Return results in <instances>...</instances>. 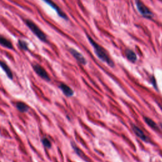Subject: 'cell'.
Here are the masks:
<instances>
[{"instance_id":"obj_4","label":"cell","mask_w":162,"mask_h":162,"mask_svg":"<svg viewBox=\"0 0 162 162\" xmlns=\"http://www.w3.org/2000/svg\"><path fill=\"white\" fill-rule=\"evenodd\" d=\"M32 68L34 71L41 78L44 79L46 81H48V82H49V81L51 80V79H50L47 72H46L45 69L42 66H41L40 65L37 63H34L32 65Z\"/></svg>"},{"instance_id":"obj_15","label":"cell","mask_w":162,"mask_h":162,"mask_svg":"<svg viewBox=\"0 0 162 162\" xmlns=\"http://www.w3.org/2000/svg\"><path fill=\"white\" fill-rule=\"evenodd\" d=\"M18 46L19 48L23 50V51H28L29 50L28 44L27 43L26 41L24 40L19 39L18 41Z\"/></svg>"},{"instance_id":"obj_14","label":"cell","mask_w":162,"mask_h":162,"mask_svg":"<svg viewBox=\"0 0 162 162\" xmlns=\"http://www.w3.org/2000/svg\"><path fill=\"white\" fill-rule=\"evenodd\" d=\"M144 120L146 123H147L148 125L151 127V128H152L153 130L158 129V125L156 124V123L155 121H153L151 118L147 117H144Z\"/></svg>"},{"instance_id":"obj_2","label":"cell","mask_w":162,"mask_h":162,"mask_svg":"<svg viewBox=\"0 0 162 162\" xmlns=\"http://www.w3.org/2000/svg\"><path fill=\"white\" fill-rule=\"evenodd\" d=\"M24 22L27 27L31 30L32 32L38 39L44 42H48L47 36L42 31V30L37 25V24H36L31 20H29V19H26V20H24Z\"/></svg>"},{"instance_id":"obj_13","label":"cell","mask_w":162,"mask_h":162,"mask_svg":"<svg viewBox=\"0 0 162 162\" xmlns=\"http://www.w3.org/2000/svg\"><path fill=\"white\" fill-rule=\"evenodd\" d=\"M15 107L21 113H27L29 110V106L22 101H18L15 104Z\"/></svg>"},{"instance_id":"obj_18","label":"cell","mask_w":162,"mask_h":162,"mask_svg":"<svg viewBox=\"0 0 162 162\" xmlns=\"http://www.w3.org/2000/svg\"><path fill=\"white\" fill-rule=\"evenodd\" d=\"M160 127H161V129H162V125H160Z\"/></svg>"},{"instance_id":"obj_8","label":"cell","mask_w":162,"mask_h":162,"mask_svg":"<svg viewBox=\"0 0 162 162\" xmlns=\"http://www.w3.org/2000/svg\"><path fill=\"white\" fill-rule=\"evenodd\" d=\"M59 88L62 91L64 95L66 96L67 97H72V96H73L74 94V91H73L68 86H67V85L63 83H61L59 85Z\"/></svg>"},{"instance_id":"obj_1","label":"cell","mask_w":162,"mask_h":162,"mask_svg":"<svg viewBox=\"0 0 162 162\" xmlns=\"http://www.w3.org/2000/svg\"><path fill=\"white\" fill-rule=\"evenodd\" d=\"M87 37L89 43L91 44L92 48H93L94 51L98 58L102 61L103 62L106 63L110 67H114L115 63L113 60L111 58L110 55L107 52L106 50L103 47H102L101 45L97 43L90 36L87 35Z\"/></svg>"},{"instance_id":"obj_7","label":"cell","mask_w":162,"mask_h":162,"mask_svg":"<svg viewBox=\"0 0 162 162\" xmlns=\"http://www.w3.org/2000/svg\"><path fill=\"white\" fill-rule=\"evenodd\" d=\"M69 52L70 53L73 57H74L79 63L84 65L87 64V60L85 58V57L80 52L77 51L76 49L70 48H69Z\"/></svg>"},{"instance_id":"obj_3","label":"cell","mask_w":162,"mask_h":162,"mask_svg":"<svg viewBox=\"0 0 162 162\" xmlns=\"http://www.w3.org/2000/svg\"><path fill=\"white\" fill-rule=\"evenodd\" d=\"M135 4H136V6L139 13L142 17L148 19H151L154 17V15L151 12V10H150L141 0H135Z\"/></svg>"},{"instance_id":"obj_17","label":"cell","mask_w":162,"mask_h":162,"mask_svg":"<svg viewBox=\"0 0 162 162\" xmlns=\"http://www.w3.org/2000/svg\"><path fill=\"white\" fill-rule=\"evenodd\" d=\"M151 83H152V84H153V87H155V88L157 90V89H158V87H157V85H156V79H155V77H154V76H152V77H151Z\"/></svg>"},{"instance_id":"obj_6","label":"cell","mask_w":162,"mask_h":162,"mask_svg":"<svg viewBox=\"0 0 162 162\" xmlns=\"http://www.w3.org/2000/svg\"><path fill=\"white\" fill-rule=\"evenodd\" d=\"M131 127H132V129L133 130V132H134L135 134H136V136L137 137L140 138L142 141H144L145 142H150V139L146 136L145 133L139 128V127L134 124L131 125Z\"/></svg>"},{"instance_id":"obj_9","label":"cell","mask_w":162,"mask_h":162,"mask_svg":"<svg viewBox=\"0 0 162 162\" xmlns=\"http://www.w3.org/2000/svg\"><path fill=\"white\" fill-rule=\"evenodd\" d=\"M125 55L127 60L130 61V62L135 63L136 62V61L137 60V56L136 53L132 49H127L125 51Z\"/></svg>"},{"instance_id":"obj_5","label":"cell","mask_w":162,"mask_h":162,"mask_svg":"<svg viewBox=\"0 0 162 162\" xmlns=\"http://www.w3.org/2000/svg\"><path fill=\"white\" fill-rule=\"evenodd\" d=\"M42 1H44L46 3H47L49 6H50L53 9L55 10L60 17L64 19L65 20H68V18L66 13H65L64 11H63L62 10H61L60 8L53 1V0H42Z\"/></svg>"},{"instance_id":"obj_16","label":"cell","mask_w":162,"mask_h":162,"mask_svg":"<svg viewBox=\"0 0 162 162\" xmlns=\"http://www.w3.org/2000/svg\"><path fill=\"white\" fill-rule=\"evenodd\" d=\"M41 142H42V144H43V146H44L46 148L51 149V146H52L51 142L48 139L47 137H42V139H41Z\"/></svg>"},{"instance_id":"obj_12","label":"cell","mask_w":162,"mask_h":162,"mask_svg":"<svg viewBox=\"0 0 162 162\" xmlns=\"http://www.w3.org/2000/svg\"><path fill=\"white\" fill-rule=\"evenodd\" d=\"M0 67H1L3 70L5 72V74H6L8 77L11 80H12L13 78V73L11 72L10 68L8 66V65L3 61H0Z\"/></svg>"},{"instance_id":"obj_11","label":"cell","mask_w":162,"mask_h":162,"mask_svg":"<svg viewBox=\"0 0 162 162\" xmlns=\"http://www.w3.org/2000/svg\"><path fill=\"white\" fill-rule=\"evenodd\" d=\"M71 146H72L73 149L74 150V151L75 152V153L77 154V155L79 157H80L81 158L83 159L84 160H85L87 162H89V160H87L88 158L86 156V155H85L84 153H83L82 151V150H81L80 148H79L77 146H76V144H75L74 142H71Z\"/></svg>"},{"instance_id":"obj_10","label":"cell","mask_w":162,"mask_h":162,"mask_svg":"<svg viewBox=\"0 0 162 162\" xmlns=\"http://www.w3.org/2000/svg\"><path fill=\"white\" fill-rule=\"evenodd\" d=\"M0 45L9 49H13V45L11 41L2 35H0Z\"/></svg>"}]
</instances>
